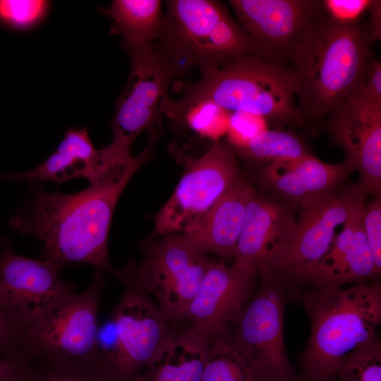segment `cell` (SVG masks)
I'll list each match as a JSON object with an SVG mask.
<instances>
[{"label": "cell", "instance_id": "cell-1", "mask_svg": "<svg viewBox=\"0 0 381 381\" xmlns=\"http://www.w3.org/2000/svg\"><path fill=\"white\" fill-rule=\"evenodd\" d=\"M158 136L150 134L142 152L110 167L96 181L74 193L38 192L30 205L10 218V226L32 235L44 248V259L59 272L87 263L115 276L108 238L117 202L134 174L150 158Z\"/></svg>", "mask_w": 381, "mask_h": 381}, {"label": "cell", "instance_id": "cell-2", "mask_svg": "<svg viewBox=\"0 0 381 381\" xmlns=\"http://www.w3.org/2000/svg\"><path fill=\"white\" fill-rule=\"evenodd\" d=\"M368 27L342 23L326 12L294 49L287 68L301 126L327 119L363 85L372 57Z\"/></svg>", "mask_w": 381, "mask_h": 381}, {"label": "cell", "instance_id": "cell-3", "mask_svg": "<svg viewBox=\"0 0 381 381\" xmlns=\"http://www.w3.org/2000/svg\"><path fill=\"white\" fill-rule=\"evenodd\" d=\"M300 293L311 324L297 381H333L340 361L377 334L381 321L378 282L309 286Z\"/></svg>", "mask_w": 381, "mask_h": 381}, {"label": "cell", "instance_id": "cell-4", "mask_svg": "<svg viewBox=\"0 0 381 381\" xmlns=\"http://www.w3.org/2000/svg\"><path fill=\"white\" fill-rule=\"evenodd\" d=\"M201 73L199 80L184 87L179 100H166L164 114L210 102L230 114H248L277 126H301L295 86L287 68L262 56H246Z\"/></svg>", "mask_w": 381, "mask_h": 381}, {"label": "cell", "instance_id": "cell-5", "mask_svg": "<svg viewBox=\"0 0 381 381\" xmlns=\"http://www.w3.org/2000/svg\"><path fill=\"white\" fill-rule=\"evenodd\" d=\"M166 5L152 47L176 77L193 68L222 66L246 56L265 58L221 2L171 0Z\"/></svg>", "mask_w": 381, "mask_h": 381}, {"label": "cell", "instance_id": "cell-6", "mask_svg": "<svg viewBox=\"0 0 381 381\" xmlns=\"http://www.w3.org/2000/svg\"><path fill=\"white\" fill-rule=\"evenodd\" d=\"M123 294L99 327L97 363L113 381H132L176 334L153 299L122 281Z\"/></svg>", "mask_w": 381, "mask_h": 381}, {"label": "cell", "instance_id": "cell-7", "mask_svg": "<svg viewBox=\"0 0 381 381\" xmlns=\"http://www.w3.org/2000/svg\"><path fill=\"white\" fill-rule=\"evenodd\" d=\"M212 261L181 234L146 246L139 264L128 262L115 277L131 282L150 297L176 328L195 298Z\"/></svg>", "mask_w": 381, "mask_h": 381}, {"label": "cell", "instance_id": "cell-8", "mask_svg": "<svg viewBox=\"0 0 381 381\" xmlns=\"http://www.w3.org/2000/svg\"><path fill=\"white\" fill-rule=\"evenodd\" d=\"M104 283L103 272L96 270L86 290L73 294L17 338V351L30 358L95 363Z\"/></svg>", "mask_w": 381, "mask_h": 381}, {"label": "cell", "instance_id": "cell-9", "mask_svg": "<svg viewBox=\"0 0 381 381\" xmlns=\"http://www.w3.org/2000/svg\"><path fill=\"white\" fill-rule=\"evenodd\" d=\"M122 46L130 57L131 71L116 102L111 122L113 140L103 148L107 157L113 162L129 159L132 145L138 135L154 128L169 97V85L176 77L152 44Z\"/></svg>", "mask_w": 381, "mask_h": 381}, {"label": "cell", "instance_id": "cell-10", "mask_svg": "<svg viewBox=\"0 0 381 381\" xmlns=\"http://www.w3.org/2000/svg\"><path fill=\"white\" fill-rule=\"evenodd\" d=\"M289 294L280 280L261 276L260 286L225 327L234 342L263 367L270 381H297L284 338Z\"/></svg>", "mask_w": 381, "mask_h": 381}, {"label": "cell", "instance_id": "cell-11", "mask_svg": "<svg viewBox=\"0 0 381 381\" xmlns=\"http://www.w3.org/2000/svg\"><path fill=\"white\" fill-rule=\"evenodd\" d=\"M184 174L155 217L162 235L193 228L230 188L240 169L236 155L219 141L198 158H188Z\"/></svg>", "mask_w": 381, "mask_h": 381}, {"label": "cell", "instance_id": "cell-12", "mask_svg": "<svg viewBox=\"0 0 381 381\" xmlns=\"http://www.w3.org/2000/svg\"><path fill=\"white\" fill-rule=\"evenodd\" d=\"M46 260H36L0 248V304L15 342L54 308L75 293V285L61 278Z\"/></svg>", "mask_w": 381, "mask_h": 381}, {"label": "cell", "instance_id": "cell-13", "mask_svg": "<svg viewBox=\"0 0 381 381\" xmlns=\"http://www.w3.org/2000/svg\"><path fill=\"white\" fill-rule=\"evenodd\" d=\"M244 31L264 56L286 68L291 53L325 13L319 0H231Z\"/></svg>", "mask_w": 381, "mask_h": 381}, {"label": "cell", "instance_id": "cell-14", "mask_svg": "<svg viewBox=\"0 0 381 381\" xmlns=\"http://www.w3.org/2000/svg\"><path fill=\"white\" fill-rule=\"evenodd\" d=\"M256 276L235 263L212 260L182 320L188 326L178 333L207 349L252 296Z\"/></svg>", "mask_w": 381, "mask_h": 381}, {"label": "cell", "instance_id": "cell-15", "mask_svg": "<svg viewBox=\"0 0 381 381\" xmlns=\"http://www.w3.org/2000/svg\"><path fill=\"white\" fill-rule=\"evenodd\" d=\"M297 226L294 210L255 190L247 205L234 263L261 276H273Z\"/></svg>", "mask_w": 381, "mask_h": 381}, {"label": "cell", "instance_id": "cell-16", "mask_svg": "<svg viewBox=\"0 0 381 381\" xmlns=\"http://www.w3.org/2000/svg\"><path fill=\"white\" fill-rule=\"evenodd\" d=\"M327 120L344 159L359 174V186L367 196L381 195V106L354 92Z\"/></svg>", "mask_w": 381, "mask_h": 381}, {"label": "cell", "instance_id": "cell-17", "mask_svg": "<svg viewBox=\"0 0 381 381\" xmlns=\"http://www.w3.org/2000/svg\"><path fill=\"white\" fill-rule=\"evenodd\" d=\"M366 196L361 188L343 229L335 235L327 252L315 264L295 273L287 284L290 289L299 284L341 286L379 274L363 229Z\"/></svg>", "mask_w": 381, "mask_h": 381}, {"label": "cell", "instance_id": "cell-18", "mask_svg": "<svg viewBox=\"0 0 381 381\" xmlns=\"http://www.w3.org/2000/svg\"><path fill=\"white\" fill-rule=\"evenodd\" d=\"M361 190L358 183L353 184L341 192L299 209L291 244L272 277L287 286L295 273L322 258L333 242L336 228L350 214Z\"/></svg>", "mask_w": 381, "mask_h": 381}, {"label": "cell", "instance_id": "cell-19", "mask_svg": "<svg viewBox=\"0 0 381 381\" xmlns=\"http://www.w3.org/2000/svg\"><path fill=\"white\" fill-rule=\"evenodd\" d=\"M353 171L345 159L329 164L310 155L291 164L261 166L259 179L272 198L298 211L339 193Z\"/></svg>", "mask_w": 381, "mask_h": 381}, {"label": "cell", "instance_id": "cell-20", "mask_svg": "<svg viewBox=\"0 0 381 381\" xmlns=\"http://www.w3.org/2000/svg\"><path fill=\"white\" fill-rule=\"evenodd\" d=\"M254 191L251 183L240 174L199 222L181 234L203 254L234 258L247 205Z\"/></svg>", "mask_w": 381, "mask_h": 381}, {"label": "cell", "instance_id": "cell-21", "mask_svg": "<svg viewBox=\"0 0 381 381\" xmlns=\"http://www.w3.org/2000/svg\"><path fill=\"white\" fill-rule=\"evenodd\" d=\"M109 168L103 162L101 149H96L93 145L86 128H71L67 130L55 151L45 161L26 171L0 174V180L62 183L75 179H85L91 183Z\"/></svg>", "mask_w": 381, "mask_h": 381}, {"label": "cell", "instance_id": "cell-22", "mask_svg": "<svg viewBox=\"0 0 381 381\" xmlns=\"http://www.w3.org/2000/svg\"><path fill=\"white\" fill-rule=\"evenodd\" d=\"M207 351L177 333L132 381H202Z\"/></svg>", "mask_w": 381, "mask_h": 381}, {"label": "cell", "instance_id": "cell-23", "mask_svg": "<svg viewBox=\"0 0 381 381\" xmlns=\"http://www.w3.org/2000/svg\"><path fill=\"white\" fill-rule=\"evenodd\" d=\"M202 381H270L263 367L241 350L225 328L210 342Z\"/></svg>", "mask_w": 381, "mask_h": 381}, {"label": "cell", "instance_id": "cell-24", "mask_svg": "<svg viewBox=\"0 0 381 381\" xmlns=\"http://www.w3.org/2000/svg\"><path fill=\"white\" fill-rule=\"evenodd\" d=\"M159 0H115L107 13L111 32L121 36V44H152L162 22Z\"/></svg>", "mask_w": 381, "mask_h": 381}, {"label": "cell", "instance_id": "cell-25", "mask_svg": "<svg viewBox=\"0 0 381 381\" xmlns=\"http://www.w3.org/2000/svg\"><path fill=\"white\" fill-rule=\"evenodd\" d=\"M235 155L261 166L294 163L309 155L308 148L295 134L265 129L243 144L232 147Z\"/></svg>", "mask_w": 381, "mask_h": 381}, {"label": "cell", "instance_id": "cell-26", "mask_svg": "<svg viewBox=\"0 0 381 381\" xmlns=\"http://www.w3.org/2000/svg\"><path fill=\"white\" fill-rule=\"evenodd\" d=\"M28 381L113 380L95 362L32 358Z\"/></svg>", "mask_w": 381, "mask_h": 381}, {"label": "cell", "instance_id": "cell-27", "mask_svg": "<svg viewBox=\"0 0 381 381\" xmlns=\"http://www.w3.org/2000/svg\"><path fill=\"white\" fill-rule=\"evenodd\" d=\"M334 378L338 381H381L378 336L346 355L337 367Z\"/></svg>", "mask_w": 381, "mask_h": 381}, {"label": "cell", "instance_id": "cell-28", "mask_svg": "<svg viewBox=\"0 0 381 381\" xmlns=\"http://www.w3.org/2000/svg\"><path fill=\"white\" fill-rule=\"evenodd\" d=\"M230 114L212 102H201L169 116L178 122L185 121L195 133L217 142L228 131Z\"/></svg>", "mask_w": 381, "mask_h": 381}, {"label": "cell", "instance_id": "cell-29", "mask_svg": "<svg viewBox=\"0 0 381 381\" xmlns=\"http://www.w3.org/2000/svg\"><path fill=\"white\" fill-rule=\"evenodd\" d=\"M49 4L43 0H0V20L13 28L28 29L42 20Z\"/></svg>", "mask_w": 381, "mask_h": 381}, {"label": "cell", "instance_id": "cell-30", "mask_svg": "<svg viewBox=\"0 0 381 381\" xmlns=\"http://www.w3.org/2000/svg\"><path fill=\"white\" fill-rule=\"evenodd\" d=\"M363 229L378 274L381 270V195L365 206Z\"/></svg>", "mask_w": 381, "mask_h": 381}, {"label": "cell", "instance_id": "cell-31", "mask_svg": "<svg viewBox=\"0 0 381 381\" xmlns=\"http://www.w3.org/2000/svg\"><path fill=\"white\" fill-rule=\"evenodd\" d=\"M266 121L262 118L245 113L230 114L229 140L232 147L241 145L265 130Z\"/></svg>", "mask_w": 381, "mask_h": 381}, {"label": "cell", "instance_id": "cell-32", "mask_svg": "<svg viewBox=\"0 0 381 381\" xmlns=\"http://www.w3.org/2000/svg\"><path fill=\"white\" fill-rule=\"evenodd\" d=\"M371 0H324L327 14L333 20L347 23L358 20L370 4Z\"/></svg>", "mask_w": 381, "mask_h": 381}, {"label": "cell", "instance_id": "cell-33", "mask_svg": "<svg viewBox=\"0 0 381 381\" xmlns=\"http://www.w3.org/2000/svg\"><path fill=\"white\" fill-rule=\"evenodd\" d=\"M31 358L22 354L0 358V381H28Z\"/></svg>", "mask_w": 381, "mask_h": 381}, {"label": "cell", "instance_id": "cell-34", "mask_svg": "<svg viewBox=\"0 0 381 381\" xmlns=\"http://www.w3.org/2000/svg\"><path fill=\"white\" fill-rule=\"evenodd\" d=\"M356 93L368 102L381 106V63L372 58L365 80Z\"/></svg>", "mask_w": 381, "mask_h": 381}, {"label": "cell", "instance_id": "cell-35", "mask_svg": "<svg viewBox=\"0 0 381 381\" xmlns=\"http://www.w3.org/2000/svg\"><path fill=\"white\" fill-rule=\"evenodd\" d=\"M0 352L4 355L21 354L16 346L14 334L8 317L0 304Z\"/></svg>", "mask_w": 381, "mask_h": 381}, {"label": "cell", "instance_id": "cell-36", "mask_svg": "<svg viewBox=\"0 0 381 381\" xmlns=\"http://www.w3.org/2000/svg\"><path fill=\"white\" fill-rule=\"evenodd\" d=\"M368 10L370 13L367 26L372 42L380 40L381 37V1H371Z\"/></svg>", "mask_w": 381, "mask_h": 381}, {"label": "cell", "instance_id": "cell-37", "mask_svg": "<svg viewBox=\"0 0 381 381\" xmlns=\"http://www.w3.org/2000/svg\"><path fill=\"white\" fill-rule=\"evenodd\" d=\"M333 381H338L337 379H334Z\"/></svg>", "mask_w": 381, "mask_h": 381}]
</instances>
